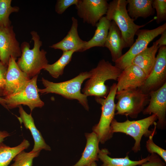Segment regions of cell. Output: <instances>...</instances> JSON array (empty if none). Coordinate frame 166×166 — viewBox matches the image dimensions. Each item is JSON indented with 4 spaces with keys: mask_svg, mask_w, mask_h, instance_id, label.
Returning a JSON list of instances; mask_svg holds the SVG:
<instances>
[{
    "mask_svg": "<svg viewBox=\"0 0 166 166\" xmlns=\"http://www.w3.org/2000/svg\"><path fill=\"white\" fill-rule=\"evenodd\" d=\"M158 50L153 68L144 85L140 88L148 94L157 89L166 82V46L160 47Z\"/></svg>",
    "mask_w": 166,
    "mask_h": 166,
    "instance_id": "obj_12",
    "label": "cell"
},
{
    "mask_svg": "<svg viewBox=\"0 0 166 166\" xmlns=\"http://www.w3.org/2000/svg\"><path fill=\"white\" fill-rule=\"evenodd\" d=\"M30 145L29 141L25 139L19 145L10 147L3 143H0V166H8L15 156L21 151L27 149Z\"/></svg>",
    "mask_w": 166,
    "mask_h": 166,
    "instance_id": "obj_24",
    "label": "cell"
},
{
    "mask_svg": "<svg viewBox=\"0 0 166 166\" xmlns=\"http://www.w3.org/2000/svg\"><path fill=\"white\" fill-rule=\"evenodd\" d=\"M117 91V84L113 83L105 98L95 97L97 102L101 105V113L99 122L93 127L92 130L102 144L105 143L113 136L110 125L115 114V99Z\"/></svg>",
    "mask_w": 166,
    "mask_h": 166,
    "instance_id": "obj_6",
    "label": "cell"
},
{
    "mask_svg": "<svg viewBox=\"0 0 166 166\" xmlns=\"http://www.w3.org/2000/svg\"><path fill=\"white\" fill-rule=\"evenodd\" d=\"M148 96L140 88L117 91L115 98L117 102L115 115L136 118L148 101Z\"/></svg>",
    "mask_w": 166,
    "mask_h": 166,
    "instance_id": "obj_7",
    "label": "cell"
},
{
    "mask_svg": "<svg viewBox=\"0 0 166 166\" xmlns=\"http://www.w3.org/2000/svg\"><path fill=\"white\" fill-rule=\"evenodd\" d=\"M154 136L151 135L146 141V147L148 151L151 154L155 153L160 157L166 163V150L159 146L153 142Z\"/></svg>",
    "mask_w": 166,
    "mask_h": 166,
    "instance_id": "obj_29",
    "label": "cell"
},
{
    "mask_svg": "<svg viewBox=\"0 0 166 166\" xmlns=\"http://www.w3.org/2000/svg\"><path fill=\"white\" fill-rule=\"evenodd\" d=\"M16 60L13 57H11L9 60L3 94L4 97L19 91L30 79L19 68Z\"/></svg>",
    "mask_w": 166,
    "mask_h": 166,
    "instance_id": "obj_14",
    "label": "cell"
},
{
    "mask_svg": "<svg viewBox=\"0 0 166 166\" xmlns=\"http://www.w3.org/2000/svg\"><path fill=\"white\" fill-rule=\"evenodd\" d=\"M110 22L106 16L100 20L95 26L96 29L93 36L86 41L83 52L95 47H105Z\"/></svg>",
    "mask_w": 166,
    "mask_h": 166,
    "instance_id": "obj_21",
    "label": "cell"
},
{
    "mask_svg": "<svg viewBox=\"0 0 166 166\" xmlns=\"http://www.w3.org/2000/svg\"><path fill=\"white\" fill-rule=\"evenodd\" d=\"M10 135V133L7 131H1L0 130V143L2 142L6 138Z\"/></svg>",
    "mask_w": 166,
    "mask_h": 166,
    "instance_id": "obj_34",
    "label": "cell"
},
{
    "mask_svg": "<svg viewBox=\"0 0 166 166\" xmlns=\"http://www.w3.org/2000/svg\"><path fill=\"white\" fill-rule=\"evenodd\" d=\"M157 120V116L155 114L138 120L130 121L127 119L123 122H118L113 119L110 125L111 131L113 134L121 132L132 137L135 142L132 150L137 152L141 149L142 136L148 137L151 135L154 136L156 133L155 121Z\"/></svg>",
    "mask_w": 166,
    "mask_h": 166,
    "instance_id": "obj_4",
    "label": "cell"
},
{
    "mask_svg": "<svg viewBox=\"0 0 166 166\" xmlns=\"http://www.w3.org/2000/svg\"><path fill=\"white\" fill-rule=\"evenodd\" d=\"M126 0H113L109 3L106 17L110 22L114 21L119 28L126 48L130 47L134 42L137 31L146 24L139 25L128 14Z\"/></svg>",
    "mask_w": 166,
    "mask_h": 166,
    "instance_id": "obj_5",
    "label": "cell"
},
{
    "mask_svg": "<svg viewBox=\"0 0 166 166\" xmlns=\"http://www.w3.org/2000/svg\"><path fill=\"white\" fill-rule=\"evenodd\" d=\"M71 19V26L67 34L62 40L50 45V48L61 50L63 52L70 50H74L75 52H83L86 41L82 40L79 35L77 20L73 17Z\"/></svg>",
    "mask_w": 166,
    "mask_h": 166,
    "instance_id": "obj_16",
    "label": "cell"
},
{
    "mask_svg": "<svg viewBox=\"0 0 166 166\" xmlns=\"http://www.w3.org/2000/svg\"><path fill=\"white\" fill-rule=\"evenodd\" d=\"M90 77L89 71L82 72L70 80L58 83L50 81L42 77V81L45 88L39 89L38 92L42 94L54 93L67 99L77 100L88 111L89 107L87 97L82 93L81 90L82 83Z\"/></svg>",
    "mask_w": 166,
    "mask_h": 166,
    "instance_id": "obj_3",
    "label": "cell"
},
{
    "mask_svg": "<svg viewBox=\"0 0 166 166\" xmlns=\"http://www.w3.org/2000/svg\"><path fill=\"white\" fill-rule=\"evenodd\" d=\"M8 65L4 64L0 61V97L3 96L5 83Z\"/></svg>",
    "mask_w": 166,
    "mask_h": 166,
    "instance_id": "obj_32",
    "label": "cell"
},
{
    "mask_svg": "<svg viewBox=\"0 0 166 166\" xmlns=\"http://www.w3.org/2000/svg\"><path fill=\"white\" fill-rule=\"evenodd\" d=\"M22 52L20 45L17 39L13 26L0 28V61L8 65L13 57L17 59Z\"/></svg>",
    "mask_w": 166,
    "mask_h": 166,
    "instance_id": "obj_13",
    "label": "cell"
},
{
    "mask_svg": "<svg viewBox=\"0 0 166 166\" xmlns=\"http://www.w3.org/2000/svg\"><path fill=\"white\" fill-rule=\"evenodd\" d=\"M18 107L20 116L17 118L20 122L23 123L25 127L30 131L34 140V145L31 151L40 152L42 150H51L50 147L45 143L41 132L36 127L31 113L28 114L22 105Z\"/></svg>",
    "mask_w": 166,
    "mask_h": 166,
    "instance_id": "obj_17",
    "label": "cell"
},
{
    "mask_svg": "<svg viewBox=\"0 0 166 166\" xmlns=\"http://www.w3.org/2000/svg\"><path fill=\"white\" fill-rule=\"evenodd\" d=\"M12 0H0V28L12 25L10 19V15L13 13L18 12L19 7L11 6Z\"/></svg>",
    "mask_w": 166,
    "mask_h": 166,
    "instance_id": "obj_26",
    "label": "cell"
},
{
    "mask_svg": "<svg viewBox=\"0 0 166 166\" xmlns=\"http://www.w3.org/2000/svg\"><path fill=\"white\" fill-rule=\"evenodd\" d=\"M38 75L29 80L18 92L4 97L7 109H11L23 105H26L31 112L36 108H41L44 103L40 98L37 85Z\"/></svg>",
    "mask_w": 166,
    "mask_h": 166,
    "instance_id": "obj_9",
    "label": "cell"
},
{
    "mask_svg": "<svg viewBox=\"0 0 166 166\" xmlns=\"http://www.w3.org/2000/svg\"><path fill=\"white\" fill-rule=\"evenodd\" d=\"M160 38L155 42L160 47L166 45V30L161 34Z\"/></svg>",
    "mask_w": 166,
    "mask_h": 166,
    "instance_id": "obj_33",
    "label": "cell"
},
{
    "mask_svg": "<svg viewBox=\"0 0 166 166\" xmlns=\"http://www.w3.org/2000/svg\"><path fill=\"white\" fill-rule=\"evenodd\" d=\"M152 0H127V9L129 16L135 20L142 17L146 18L152 15L154 10Z\"/></svg>",
    "mask_w": 166,
    "mask_h": 166,
    "instance_id": "obj_22",
    "label": "cell"
},
{
    "mask_svg": "<svg viewBox=\"0 0 166 166\" xmlns=\"http://www.w3.org/2000/svg\"><path fill=\"white\" fill-rule=\"evenodd\" d=\"M108 5L106 0H79L75 6L77 14L83 22L95 26L106 14Z\"/></svg>",
    "mask_w": 166,
    "mask_h": 166,
    "instance_id": "obj_10",
    "label": "cell"
},
{
    "mask_svg": "<svg viewBox=\"0 0 166 166\" xmlns=\"http://www.w3.org/2000/svg\"><path fill=\"white\" fill-rule=\"evenodd\" d=\"M74 50L63 52L60 57L55 62L51 64H48L44 69L47 71L53 78H57L63 75L66 66L71 61Z\"/></svg>",
    "mask_w": 166,
    "mask_h": 166,
    "instance_id": "obj_25",
    "label": "cell"
},
{
    "mask_svg": "<svg viewBox=\"0 0 166 166\" xmlns=\"http://www.w3.org/2000/svg\"><path fill=\"white\" fill-rule=\"evenodd\" d=\"M150 96L148 106L142 112L144 115H156L158 120L156 128L164 130L166 127V82L157 89L148 93Z\"/></svg>",
    "mask_w": 166,
    "mask_h": 166,
    "instance_id": "obj_11",
    "label": "cell"
},
{
    "mask_svg": "<svg viewBox=\"0 0 166 166\" xmlns=\"http://www.w3.org/2000/svg\"><path fill=\"white\" fill-rule=\"evenodd\" d=\"M30 34L34 41V47L30 49L29 43L22 42L20 45L21 55L16 62L20 69L32 78L44 69L48 61L46 57L47 52L44 49H40L42 42L39 34L34 30L31 31Z\"/></svg>",
    "mask_w": 166,
    "mask_h": 166,
    "instance_id": "obj_1",
    "label": "cell"
},
{
    "mask_svg": "<svg viewBox=\"0 0 166 166\" xmlns=\"http://www.w3.org/2000/svg\"><path fill=\"white\" fill-rule=\"evenodd\" d=\"M40 152H26L22 151L13 159L14 162L10 166H32L34 159L39 155Z\"/></svg>",
    "mask_w": 166,
    "mask_h": 166,
    "instance_id": "obj_27",
    "label": "cell"
},
{
    "mask_svg": "<svg viewBox=\"0 0 166 166\" xmlns=\"http://www.w3.org/2000/svg\"><path fill=\"white\" fill-rule=\"evenodd\" d=\"M85 166H97V164L95 161H94Z\"/></svg>",
    "mask_w": 166,
    "mask_h": 166,
    "instance_id": "obj_36",
    "label": "cell"
},
{
    "mask_svg": "<svg viewBox=\"0 0 166 166\" xmlns=\"http://www.w3.org/2000/svg\"><path fill=\"white\" fill-rule=\"evenodd\" d=\"M105 47L110 51L114 62L121 56L123 49L126 48L121 32L113 21L110 22Z\"/></svg>",
    "mask_w": 166,
    "mask_h": 166,
    "instance_id": "obj_18",
    "label": "cell"
},
{
    "mask_svg": "<svg viewBox=\"0 0 166 166\" xmlns=\"http://www.w3.org/2000/svg\"><path fill=\"white\" fill-rule=\"evenodd\" d=\"M110 153L106 148L100 150L98 157L102 162L101 166H136L139 165L147 161L149 155L145 158L139 160H132L127 155L124 158H112L109 155Z\"/></svg>",
    "mask_w": 166,
    "mask_h": 166,
    "instance_id": "obj_23",
    "label": "cell"
},
{
    "mask_svg": "<svg viewBox=\"0 0 166 166\" xmlns=\"http://www.w3.org/2000/svg\"><path fill=\"white\" fill-rule=\"evenodd\" d=\"M0 104L3 106L4 108L6 109L4 98L0 97Z\"/></svg>",
    "mask_w": 166,
    "mask_h": 166,
    "instance_id": "obj_35",
    "label": "cell"
},
{
    "mask_svg": "<svg viewBox=\"0 0 166 166\" xmlns=\"http://www.w3.org/2000/svg\"><path fill=\"white\" fill-rule=\"evenodd\" d=\"M152 6L156 12V22L159 24L166 20V0H154Z\"/></svg>",
    "mask_w": 166,
    "mask_h": 166,
    "instance_id": "obj_28",
    "label": "cell"
},
{
    "mask_svg": "<svg viewBox=\"0 0 166 166\" xmlns=\"http://www.w3.org/2000/svg\"><path fill=\"white\" fill-rule=\"evenodd\" d=\"M86 144L82 156L77 162L72 166H85L99 160L98 154L100 143L97 135L93 132L85 133Z\"/></svg>",
    "mask_w": 166,
    "mask_h": 166,
    "instance_id": "obj_19",
    "label": "cell"
},
{
    "mask_svg": "<svg viewBox=\"0 0 166 166\" xmlns=\"http://www.w3.org/2000/svg\"><path fill=\"white\" fill-rule=\"evenodd\" d=\"M122 70L104 59L99 61L97 66L89 71L90 77L82 90L86 96L105 98L109 89L105 84L109 80L117 81Z\"/></svg>",
    "mask_w": 166,
    "mask_h": 166,
    "instance_id": "obj_2",
    "label": "cell"
},
{
    "mask_svg": "<svg viewBox=\"0 0 166 166\" xmlns=\"http://www.w3.org/2000/svg\"><path fill=\"white\" fill-rule=\"evenodd\" d=\"M166 163L158 155L153 153L149 155L148 159L147 161L138 166H166Z\"/></svg>",
    "mask_w": 166,
    "mask_h": 166,
    "instance_id": "obj_31",
    "label": "cell"
},
{
    "mask_svg": "<svg viewBox=\"0 0 166 166\" xmlns=\"http://www.w3.org/2000/svg\"><path fill=\"white\" fill-rule=\"evenodd\" d=\"M147 77L145 73L136 65L131 64L123 70L117 79V91L140 88Z\"/></svg>",
    "mask_w": 166,
    "mask_h": 166,
    "instance_id": "obj_15",
    "label": "cell"
},
{
    "mask_svg": "<svg viewBox=\"0 0 166 166\" xmlns=\"http://www.w3.org/2000/svg\"><path fill=\"white\" fill-rule=\"evenodd\" d=\"M166 30V23L152 30L139 29L136 34L137 38L129 50L114 62L115 66L122 70L132 64L134 58L144 50L155 38Z\"/></svg>",
    "mask_w": 166,
    "mask_h": 166,
    "instance_id": "obj_8",
    "label": "cell"
},
{
    "mask_svg": "<svg viewBox=\"0 0 166 166\" xmlns=\"http://www.w3.org/2000/svg\"><path fill=\"white\" fill-rule=\"evenodd\" d=\"M79 1V0H57L55 6V11L58 14H61L72 5L76 6Z\"/></svg>",
    "mask_w": 166,
    "mask_h": 166,
    "instance_id": "obj_30",
    "label": "cell"
},
{
    "mask_svg": "<svg viewBox=\"0 0 166 166\" xmlns=\"http://www.w3.org/2000/svg\"><path fill=\"white\" fill-rule=\"evenodd\" d=\"M159 48L158 44L156 42H154L151 47H147L136 56L132 64L140 68L148 76L154 65L156 54Z\"/></svg>",
    "mask_w": 166,
    "mask_h": 166,
    "instance_id": "obj_20",
    "label": "cell"
}]
</instances>
